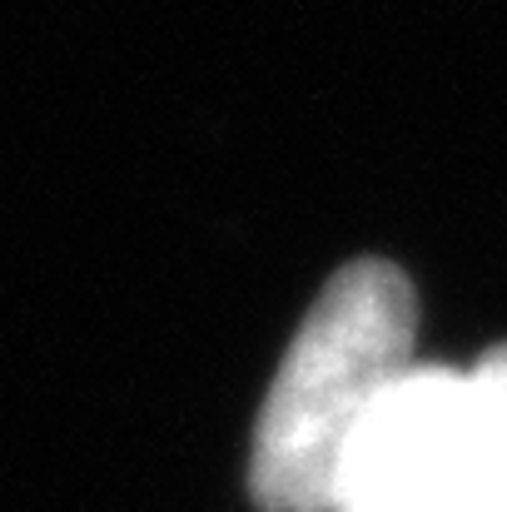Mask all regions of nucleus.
I'll use <instances>...</instances> for the list:
<instances>
[{"mask_svg": "<svg viewBox=\"0 0 507 512\" xmlns=\"http://www.w3.org/2000/svg\"><path fill=\"white\" fill-rule=\"evenodd\" d=\"M418 299L398 264L353 259L319 289L259 413L249 493L264 512H334L353 433L408 378Z\"/></svg>", "mask_w": 507, "mask_h": 512, "instance_id": "nucleus-1", "label": "nucleus"}, {"mask_svg": "<svg viewBox=\"0 0 507 512\" xmlns=\"http://www.w3.org/2000/svg\"><path fill=\"white\" fill-rule=\"evenodd\" d=\"M334 512H507L503 433L453 368H413L343 453Z\"/></svg>", "mask_w": 507, "mask_h": 512, "instance_id": "nucleus-2", "label": "nucleus"}, {"mask_svg": "<svg viewBox=\"0 0 507 512\" xmlns=\"http://www.w3.org/2000/svg\"><path fill=\"white\" fill-rule=\"evenodd\" d=\"M473 383H478V393H483V403H488V413H493V423L503 433V453H507V343H498L493 353L478 358Z\"/></svg>", "mask_w": 507, "mask_h": 512, "instance_id": "nucleus-3", "label": "nucleus"}]
</instances>
